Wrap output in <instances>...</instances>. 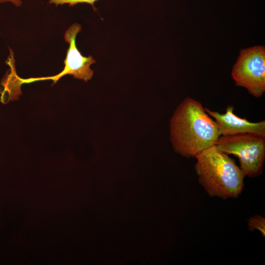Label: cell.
Masks as SVG:
<instances>
[{"label":"cell","instance_id":"cell-8","mask_svg":"<svg viewBox=\"0 0 265 265\" xmlns=\"http://www.w3.org/2000/svg\"><path fill=\"white\" fill-rule=\"evenodd\" d=\"M97 0H50V4H55L56 6L59 4H68L73 6L79 3H87L90 4L95 9L94 4Z\"/></svg>","mask_w":265,"mask_h":265},{"label":"cell","instance_id":"cell-6","mask_svg":"<svg viewBox=\"0 0 265 265\" xmlns=\"http://www.w3.org/2000/svg\"><path fill=\"white\" fill-rule=\"evenodd\" d=\"M206 111L216 121L221 135L253 133L265 136V121L251 122L234 113V107L228 106L224 114L205 107Z\"/></svg>","mask_w":265,"mask_h":265},{"label":"cell","instance_id":"cell-4","mask_svg":"<svg viewBox=\"0 0 265 265\" xmlns=\"http://www.w3.org/2000/svg\"><path fill=\"white\" fill-rule=\"evenodd\" d=\"M231 76L236 85L256 98L265 91V48L257 46L240 51Z\"/></svg>","mask_w":265,"mask_h":265},{"label":"cell","instance_id":"cell-7","mask_svg":"<svg viewBox=\"0 0 265 265\" xmlns=\"http://www.w3.org/2000/svg\"><path fill=\"white\" fill-rule=\"evenodd\" d=\"M247 225L250 231L257 230L263 237L265 236V218L263 216L259 214L250 216L247 220Z\"/></svg>","mask_w":265,"mask_h":265},{"label":"cell","instance_id":"cell-9","mask_svg":"<svg viewBox=\"0 0 265 265\" xmlns=\"http://www.w3.org/2000/svg\"><path fill=\"white\" fill-rule=\"evenodd\" d=\"M10 2L16 6H20L22 4L21 0H0V3Z\"/></svg>","mask_w":265,"mask_h":265},{"label":"cell","instance_id":"cell-1","mask_svg":"<svg viewBox=\"0 0 265 265\" xmlns=\"http://www.w3.org/2000/svg\"><path fill=\"white\" fill-rule=\"evenodd\" d=\"M221 136L218 125L201 103L186 98L170 121V139L174 151L189 158L216 144Z\"/></svg>","mask_w":265,"mask_h":265},{"label":"cell","instance_id":"cell-2","mask_svg":"<svg viewBox=\"0 0 265 265\" xmlns=\"http://www.w3.org/2000/svg\"><path fill=\"white\" fill-rule=\"evenodd\" d=\"M199 183L208 195L223 199L237 198L244 188L246 175L234 159L214 145L195 157Z\"/></svg>","mask_w":265,"mask_h":265},{"label":"cell","instance_id":"cell-5","mask_svg":"<svg viewBox=\"0 0 265 265\" xmlns=\"http://www.w3.org/2000/svg\"><path fill=\"white\" fill-rule=\"evenodd\" d=\"M81 30V26L75 23L69 27L65 33L64 39L69 43V47L64 60V67L60 73L52 77L26 79V82L52 80L54 81V84L66 75H71L75 79L85 81L90 80L93 75V71L90 68V66L95 63L96 60L91 55L88 57L82 55L76 47V38Z\"/></svg>","mask_w":265,"mask_h":265},{"label":"cell","instance_id":"cell-3","mask_svg":"<svg viewBox=\"0 0 265 265\" xmlns=\"http://www.w3.org/2000/svg\"><path fill=\"white\" fill-rule=\"evenodd\" d=\"M219 150L236 156L246 176L255 178L263 172L265 136L253 133L221 135L215 144Z\"/></svg>","mask_w":265,"mask_h":265}]
</instances>
